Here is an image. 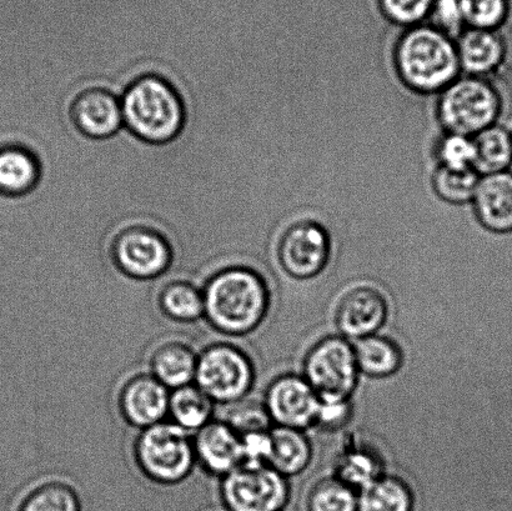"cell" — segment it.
<instances>
[{
    "label": "cell",
    "instance_id": "4316f807",
    "mask_svg": "<svg viewBox=\"0 0 512 511\" xmlns=\"http://www.w3.org/2000/svg\"><path fill=\"white\" fill-rule=\"evenodd\" d=\"M481 175L475 169L436 168L431 184L444 202L461 205L473 202Z\"/></svg>",
    "mask_w": 512,
    "mask_h": 511
},
{
    "label": "cell",
    "instance_id": "8992f818",
    "mask_svg": "<svg viewBox=\"0 0 512 511\" xmlns=\"http://www.w3.org/2000/svg\"><path fill=\"white\" fill-rule=\"evenodd\" d=\"M255 383L253 360L238 344L215 340L199 350L195 382L218 408L242 402Z\"/></svg>",
    "mask_w": 512,
    "mask_h": 511
},
{
    "label": "cell",
    "instance_id": "ffe728a7",
    "mask_svg": "<svg viewBox=\"0 0 512 511\" xmlns=\"http://www.w3.org/2000/svg\"><path fill=\"white\" fill-rule=\"evenodd\" d=\"M155 309L160 317L178 325L204 322V294L202 284L187 278L167 280L154 295Z\"/></svg>",
    "mask_w": 512,
    "mask_h": 511
},
{
    "label": "cell",
    "instance_id": "1f68e13d",
    "mask_svg": "<svg viewBox=\"0 0 512 511\" xmlns=\"http://www.w3.org/2000/svg\"><path fill=\"white\" fill-rule=\"evenodd\" d=\"M439 167L449 169H474V139L466 135L446 133L435 147Z\"/></svg>",
    "mask_w": 512,
    "mask_h": 511
},
{
    "label": "cell",
    "instance_id": "7402d4cb",
    "mask_svg": "<svg viewBox=\"0 0 512 511\" xmlns=\"http://www.w3.org/2000/svg\"><path fill=\"white\" fill-rule=\"evenodd\" d=\"M310 459V444L301 430L271 428L269 467L286 477L303 472L308 467Z\"/></svg>",
    "mask_w": 512,
    "mask_h": 511
},
{
    "label": "cell",
    "instance_id": "e0dca14e",
    "mask_svg": "<svg viewBox=\"0 0 512 511\" xmlns=\"http://www.w3.org/2000/svg\"><path fill=\"white\" fill-rule=\"evenodd\" d=\"M199 350L180 338L160 340L150 350L147 370L170 392L194 384L197 374Z\"/></svg>",
    "mask_w": 512,
    "mask_h": 511
},
{
    "label": "cell",
    "instance_id": "ac0fdd59",
    "mask_svg": "<svg viewBox=\"0 0 512 511\" xmlns=\"http://www.w3.org/2000/svg\"><path fill=\"white\" fill-rule=\"evenodd\" d=\"M455 43L461 70L473 77L486 78L500 72L508 54L501 30L466 28Z\"/></svg>",
    "mask_w": 512,
    "mask_h": 511
},
{
    "label": "cell",
    "instance_id": "8fae6325",
    "mask_svg": "<svg viewBox=\"0 0 512 511\" xmlns=\"http://www.w3.org/2000/svg\"><path fill=\"white\" fill-rule=\"evenodd\" d=\"M170 390L148 370L129 374L115 394L119 418L134 430L167 422Z\"/></svg>",
    "mask_w": 512,
    "mask_h": 511
},
{
    "label": "cell",
    "instance_id": "ba28073f",
    "mask_svg": "<svg viewBox=\"0 0 512 511\" xmlns=\"http://www.w3.org/2000/svg\"><path fill=\"white\" fill-rule=\"evenodd\" d=\"M218 483L224 511H280L289 498L284 475L265 464H242Z\"/></svg>",
    "mask_w": 512,
    "mask_h": 511
},
{
    "label": "cell",
    "instance_id": "5bb4252c",
    "mask_svg": "<svg viewBox=\"0 0 512 511\" xmlns=\"http://www.w3.org/2000/svg\"><path fill=\"white\" fill-rule=\"evenodd\" d=\"M197 467L210 478L222 479L244 464L240 435L222 418H215L193 435Z\"/></svg>",
    "mask_w": 512,
    "mask_h": 511
},
{
    "label": "cell",
    "instance_id": "5b68a950",
    "mask_svg": "<svg viewBox=\"0 0 512 511\" xmlns=\"http://www.w3.org/2000/svg\"><path fill=\"white\" fill-rule=\"evenodd\" d=\"M436 114L446 133L473 138L499 124L503 98L491 80L465 75L440 92Z\"/></svg>",
    "mask_w": 512,
    "mask_h": 511
},
{
    "label": "cell",
    "instance_id": "d4e9b609",
    "mask_svg": "<svg viewBox=\"0 0 512 511\" xmlns=\"http://www.w3.org/2000/svg\"><path fill=\"white\" fill-rule=\"evenodd\" d=\"M354 352L359 372L369 377H389L398 372L403 363V355L398 345L375 334L358 340Z\"/></svg>",
    "mask_w": 512,
    "mask_h": 511
},
{
    "label": "cell",
    "instance_id": "484cf974",
    "mask_svg": "<svg viewBox=\"0 0 512 511\" xmlns=\"http://www.w3.org/2000/svg\"><path fill=\"white\" fill-rule=\"evenodd\" d=\"M414 499L403 480L380 477L360 490L358 511H413Z\"/></svg>",
    "mask_w": 512,
    "mask_h": 511
},
{
    "label": "cell",
    "instance_id": "52a82bcc",
    "mask_svg": "<svg viewBox=\"0 0 512 511\" xmlns=\"http://www.w3.org/2000/svg\"><path fill=\"white\" fill-rule=\"evenodd\" d=\"M108 254L110 264L122 277L140 283L165 277L175 262L170 239L147 224L118 230L110 239Z\"/></svg>",
    "mask_w": 512,
    "mask_h": 511
},
{
    "label": "cell",
    "instance_id": "7a4b0ae2",
    "mask_svg": "<svg viewBox=\"0 0 512 511\" xmlns=\"http://www.w3.org/2000/svg\"><path fill=\"white\" fill-rule=\"evenodd\" d=\"M124 127L149 145H167L183 133L188 113L180 90L157 73L139 75L120 97Z\"/></svg>",
    "mask_w": 512,
    "mask_h": 511
},
{
    "label": "cell",
    "instance_id": "f1b7e54d",
    "mask_svg": "<svg viewBox=\"0 0 512 511\" xmlns=\"http://www.w3.org/2000/svg\"><path fill=\"white\" fill-rule=\"evenodd\" d=\"M309 511H358L355 490L338 478L321 480L311 490Z\"/></svg>",
    "mask_w": 512,
    "mask_h": 511
},
{
    "label": "cell",
    "instance_id": "836d02e7",
    "mask_svg": "<svg viewBox=\"0 0 512 511\" xmlns=\"http://www.w3.org/2000/svg\"><path fill=\"white\" fill-rule=\"evenodd\" d=\"M428 20L431 27L453 39H458L466 29L461 0H435Z\"/></svg>",
    "mask_w": 512,
    "mask_h": 511
},
{
    "label": "cell",
    "instance_id": "d6a6232c",
    "mask_svg": "<svg viewBox=\"0 0 512 511\" xmlns=\"http://www.w3.org/2000/svg\"><path fill=\"white\" fill-rule=\"evenodd\" d=\"M434 3L435 0H378L381 14L389 22L406 29L423 24Z\"/></svg>",
    "mask_w": 512,
    "mask_h": 511
},
{
    "label": "cell",
    "instance_id": "83f0119b",
    "mask_svg": "<svg viewBox=\"0 0 512 511\" xmlns=\"http://www.w3.org/2000/svg\"><path fill=\"white\" fill-rule=\"evenodd\" d=\"M466 28L501 30L509 23L512 0H461Z\"/></svg>",
    "mask_w": 512,
    "mask_h": 511
},
{
    "label": "cell",
    "instance_id": "d6986e66",
    "mask_svg": "<svg viewBox=\"0 0 512 511\" xmlns=\"http://www.w3.org/2000/svg\"><path fill=\"white\" fill-rule=\"evenodd\" d=\"M43 164L39 153L23 144L0 148V195L27 199L39 188Z\"/></svg>",
    "mask_w": 512,
    "mask_h": 511
},
{
    "label": "cell",
    "instance_id": "cb8c5ba5",
    "mask_svg": "<svg viewBox=\"0 0 512 511\" xmlns=\"http://www.w3.org/2000/svg\"><path fill=\"white\" fill-rule=\"evenodd\" d=\"M17 511H83V502L72 483L47 479L24 495Z\"/></svg>",
    "mask_w": 512,
    "mask_h": 511
},
{
    "label": "cell",
    "instance_id": "44dd1931",
    "mask_svg": "<svg viewBox=\"0 0 512 511\" xmlns=\"http://www.w3.org/2000/svg\"><path fill=\"white\" fill-rule=\"evenodd\" d=\"M218 405L197 384L170 392L168 420L184 432L197 434L217 418Z\"/></svg>",
    "mask_w": 512,
    "mask_h": 511
},
{
    "label": "cell",
    "instance_id": "f546056e",
    "mask_svg": "<svg viewBox=\"0 0 512 511\" xmlns=\"http://www.w3.org/2000/svg\"><path fill=\"white\" fill-rule=\"evenodd\" d=\"M222 419L237 432L240 437L244 435L268 432L271 429V420L264 403H256L248 398L237 404L225 408Z\"/></svg>",
    "mask_w": 512,
    "mask_h": 511
},
{
    "label": "cell",
    "instance_id": "603a6c76",
    "mask_svg": "<svg viewBox=\"0 0 512 511\" xmlns=\"http://www.w3.org/2000/svg\"><path fill=\"white\" fill-rule=\"evenodd\" d=\"M474 169L481 177L509 170L512 165V135L501 124L476 134Z\"/></svg>",
    "mask_w": 512,
    "mask_h": 511
},
{
    "label": "cell",
    "instance_id": "277c9868",
    "mask_svg": "<svg viewBox=\"0 0 512 511\" xmlns=\"http://www.w3.org/2000/svg\"><path fill=\"white\" fill-rule=\"evenodd\" d=\"M130 455L139 474L158 487H178L198 469L193 435L169 420L139 430Z\"/></svg>",
    "mask_w": 512,
    "mask_h": 511
},
{
    "label": "cell",
    "instance_id": "6da1fadb",
    "mask_svg": "<svg viewBox=\"0 0 512 511\" xmlns=\"http://www.w3.org/2000/svg\"><path fill=\"white\" fill-rule=\"evenodd\" d=\"M204 322L225 339L247 337L264 322L270 292L263 275L248 265L214 270L202 283Z\"/></svg>",
    "mask_w": 512,
    "mask_h": 511
},
{
    "label": "cell",
    "instance_id": "7c38bea8",
    "mask_svg": "<svg viewBox=\"0 0 512 511\" xmlns=\"http://www.w3.org/2000/svg\"><path fill=\"white\" fill-rule=\"evenodd\" d=\"M68 114L73 128L95 142L115 137L124 127L120 97L104 87L80 90L70 102Z\"/></svg>",
    "mask_w": 512,
    "mask_h": 511
},
{
    "label": "cell",
    "instance_id": "3957f363",
    "mask_svg": "<svg viewBox=\"0 0 512 511\" xmlns=\"http://www.w3.org/2000/svg\"><path fill=\"white\" fill-rule=\"evenodd\" d=\"M394 64L401 82L423 94L443 92L461 70L455 40L430 24L405 30L395 45Z\"/></svg>",
    "mask_w": 512,
    "mask_h": 511
},
{
    "label": "cell",
    "instance_id": "30bf717a",
    "mask_svg": "<svg viewBox=\"0 0 512 511\" xmlns=\"http://www.w3.org/2000/svg\"><path fill=\"white\" fill-rule=\"evenodd\" d=\"M330 254L328 230L310 219L289 225L278 244L281 268L296 279L314 278L323 272L329 263Z\"/></svg>",
    "mask_w": 512,
    "mask_h": 511
},
{
    "label": "cell",
    "instance_id": "2e32d148",
    "mask_svg": "<svg viewBox=\"0 0 512 511\" xmlns=\"http://www.w3.org/2000/svg\"><path fill=\"white\" fill-rule=\"evenodd\" d=\"M473 205L481 227L495 235L512 233V170L481 177Z\"/></svg>",
    "mask_w": 512,
    "mask_h": 511
},
{
    "label": "cell",
    "instance_id": "4dcf8cb0",
    "mask_svg": "<svg viewBox=\"0 0 512 511\" xmlns=\"http://www.w3.org/2000/svg\"><path fill=\"white\" fill-rule=\"evenodd\" d=\"M380 469L379 460L373 455L356 450L340 460L336 478L354 490H361L380 478Z\"/></svg>",
    "mask_w": 512,
    "mask_h": 511
},
{
    "label": "cell",
    "instance_id": "e575fe53",
    "mask_svg": "<svg viewBox=\"0 0 512 511\" xmlns=\"http://www.w3.org/2000/svg\"><path fill=\"white\" fill-rule=\"evenodd\" d=\"M349 413L348 400L346 402H338V400H335V402H321L320 400L316 422L325 425V427H335V425H340L348 419Z\"/></svg>",
    "mask_w": 512,
    "mask_h": 511
},
{
    "label": "cell",
    "instance_id": "d590c367",
    "mask_svg": "<svg viewBox=\"0 0 512 511\" xmlns=\"http://www.w3.org/2000/svg\"><path fill=\"white\" fill-rule=\"evenodd\" d=\"M511 135H512V130H511Z\"/></svg>",
    "mask_w": 512,
    "mask_h": 511
},
{
    "label": "cell",
    "instance_id": "4fadbf2b",
    "mask_svg": "<svg viewBox=\"0 0 512 511\" xmlns=\"http://www.w3.org/2000/svg\"><path fill=\"white\" fill-rule=\"evenodd\" d=\"M264 407L276 427L301 430L318 419L320 399L305 378L284 375L269 385Z\"/></svg>",
    "mask_w": 512,
    "mask_h": 511
},
{
    "label": "cell",
    "instance_id": "9c48e42d",
    "mask_svg": "<svg viewBox=\"0 0 512 511\" xmlns=\"http://www.w3.org/2000/svg\"><path fill=\"white\" fill-rule=\"evenodd\" d=\"M304 372L321 402H346L358 382L354 348L344 338L320 340L306 357Z\"/></svg>",
    "mask_w": 512,
    "mask_h": 511
},
{
    "label": "cell",
    "instance_id": "9a60e30c",
    "mask_svg": "<svg viewBox=\"0 0 512 511\" xmlns=\"http://www.w3.org/2000/svg\"><path fill=\"white\" fill-rule=\"evenodd\" d=\"M388 317V304L384 295L374 288L351 290L341 300L336 324L340 332L350 339H363L383 327Z\"/></svg>",
    "mask_w": 512,
    "mask_h": 511
}]
</instances>
